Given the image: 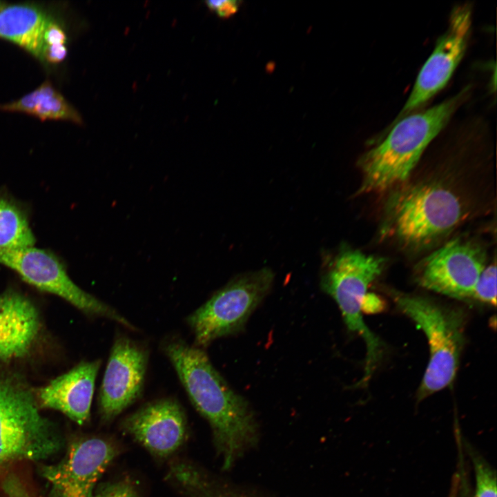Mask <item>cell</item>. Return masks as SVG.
I'll return each instance as SVG.
<instances>
[{
	"label": "cell",
	"instance_id": "1",
	"mask_svg": "<svg viewBox=\"0 0 497 497\" xmlns=\"http://www.w3.org/2000/svg\"><path fill=\"white\" fill-rule=\"evenodd\" d=\"M162 349L192 405L208 421L223 469H228L257 441V424L248 402L231 388L202 348L175 337L166 339Z\"/></svg>",
	"mask_w": 497,
	"mask_h": 497
},
{
	"label": "cell",
	"instance_id": "2",
	"mask_svg": "<svg viewBox=\"0 0 497 497\" xmlns=\"http://www.w3.org/2000/svg\"><path fill=\"white\" fill-rule=\"evenodd\" d=\"M467 90L394 123L387 137L359 159V193H380L400 186L431 142L464 101Z\"/></svg>",
	"mask_w": 497,
	"mask_h": 497
},
{
	"label": "cell",
	"instance_id": "3",
	"mask_svg": "<svg viewBox=\"0 0 497 497\" xmlns=\"http://www.w3.org/2000/svg\"><path fill=\"white\" fill-rule=\"evenodd\" d=\"M462 197L449 185L428 182L397 191L387 208L389 233L403 246L419 249L450 233L466 217Z\"/></svg>",
	"mask_w": 497,
	"mask_h": 497
},
{
	"label": "cell",
	"instance_id": "4",
	"mask_svg": "<svg viewBox=\"0 0 497 497\" xmlns=\"http://www.w3.org/2000/svg\"><path fill=\"white\" fill-rule=\"evenodd\" d=\"M62 443L28 387L16 376L0 375V472L19 461L45 460Z\"/></svg>",
	"mask_w": 497,
	"mask_h": 497
},
{
	"label": "cell",
	"instance_id": "5",
	"mask_svg": "<svg viewBox=\"0 0 497 497\" xmlns=\"http://www.w3.org/2000/svg\"><path fill=\"white\" fill-rule=\"evenodd\" d=\"M322 289L338 304L348 329L360 335L367 347L364 384L374 372L382 353V343L363 321L361 306L370 284L380 275L385 260L347 246L325 257Z\"/></svg>",
	"mask_w": 497,
	"mask_h": 497
},
{
	"label": "cell",
	"instance_id": "6",
	"mask_svg": "<svg viewBox=\"0 0 497 497\" xmlns=\"http://www.w3.org/2000/svg\"><path fill=\"white\" fill-rule=\"evenodd\" d=\"M398 309L425 333L430 358L418 391L421 400L449 385L456 376L464 346L465 316L457 308L428 298L393 293Z\"/></svg>",
	"mask_w": 497,
	"mask_h": 497
},
{
	"label": "cell",
	"instance_id": "7",
	"mask_svg": "<svg viewBox=\"0 0 497 497\" xmlns=\"http://www.w3.org/2000/svg\"><path fill=\"white\" fill-rule=\"evenodd\" d=\"M274 273L269 268L242 273L190 314L187 323L199 348L241 330L270 291Z\"/></svg>",
	"mask_w": 497,
	"mask_h": 497
},
{
	"label": "cell",
	"instance_id": "8",
	"mask_svg": "<svg viewBox=\"0 0 497 497\" xmlns=\"http://www.w3.org/2000/svg\"><path fill=\"white\" fill-rule=\"evenodd\" d=\"M0 264L41 291L56 295L82 312L113 320L125 327H135L115 309L79 287L59 260L50 252L32 246L0 249Z\"/></svg>",
	"mask_w": 497,
	"mask_h": 497
},
{
	"label": "cell",
	"instance_id": "9",
	"mask_svg": "<svg viewBox=\"0 0 497 497\" xmlns=\"http://www.w3.org/2000/svg\"><path fill=\"white\" fill-rule=\"evenodd\" d=\"M486 266L483 247L472 240L459 237L423 259L418 265L416 275L420 284L427 289L465 299L472 298Z\"/></svg>",
	"mask_w": 497,
	"mask_h": 497
},
{
	"label": "cell",
	"instance_id": "10",
	"mask_svg": "<svg viewBox=\"0 0 497 497\" xmlns=\"http://www.w3.org/2000/svg\"><path fill=\"white\" fill-rule=\"evenodd\" d=\"M118 454L116 445L103 438L70 443L59 462L41 468L50 485L48 497H93L98 481Z\"/></svg>",
	"mask_w": 497,
	"mask_h": 497
},
{
	"label": "cell",
	"instance_id": "11",
	"mask_svg": "<svg viewBox=\"0 0 497 497\" xmlns=\"http://www.w3.org/2000/svg\"><path fill=\"white\" fill-rule=\"evenodd\" d=\"M148 362L144 345L123 335L115 338L98 397L104 422L112 421L140 398Z\"/></svg>",
	"mask_w": 497,
	"mask_h": 497
},
{
	"label": "cell",
	"instance_id": "12",
	"mask_svg": "<svg viewBox=\"0 0 497 497\" xmlns=\"http://www.w3.org/2000/svg\"><path fill=\"white\" fill-rule=\"evenodd\" d=\"M471 26V6L455 7L447 30L420 69L398 119L423 105L445 87L465 55Z\"/></svg>",
	"mask_w": 497,
	"mask_h": 497
},
{
	"label": "cell",
	"instance_id": "13",
	"mask_svg": "<svg viewBox=\"0 0 497 497\" xmlns=\"http://www.w3.org/2000/svg\"><path fill=\"white\" fill-rule=\"evenodd\" d=\"M121 429L150 454L166 458L184 443L187 420L179 402L164 398L148 402L126 416Z\"/></svg>",
	"mask_w": 497,
	"mask_h": 497
},
{
	"label": "cell",
	"instance_id": "14",
	"mask_svg": "<svg viewBox=\"0 0 497 497\" xmlns=\"http://www.w3.org/2000/svg\"><path fill=\"white\" fill-rule=\"evenodd\" d=\"M101 360L82 361L37 391L41 407L57 410L82 425L90 417Z\"/></svg>",
	"mask_w": 497,
	"mask_h": 497
},
{
	"label": "cell",
	"instance_id": "15",
	"mask_svg": "<svg viewBox=\"0 0 497 497\" xmlns=\"http://www.w3.org/2000/svg\"><path fill=\"white\" fill-rule=\"evenodd\" d=\"M40 331L38 310L29 299L12 290L0 295V362L26 356Z\"/></svg>",
	"mask_w": 497,
	"mask_h": 497
},
{
	"label": "cell",
	"instance_id": "16",
	"mask_svg": "<svg viewBox=\"0 0 497 497\" xmlns=\"http://www.w3.org/2000/svg\"><path fill=\"white\" fill-rule=\"evenodd\" d=\"M47 17L44 11L33 5L4 6L0 11V38L41 60L42 34Z\"/></svg>",
	"mask_w": 497,
	"mask_h": 497
},
{
	"label": "cell",
	"instance_id": "17",
	"mask_svg": "<svg viewBox=\"0 0 497 497\" xmlns=\"http://www.w3.org/2000/svg\"><path fill=\"white\" fill-rule=\"evenodd\" d=\"M0 110L21 112L44 121L66 120L82 124L81 115L64 96L46 81L31 92L18 100L0 105Z\"/></svg>",
	"mask_w": 497,
	"mask_h": 497
},
{
	"label": "cell",
	"instance_id": "18",
	"mask_svg": "<svg viewBox=\"0 0 497 497\" xmlns=\"http://www.w3.org/2000/svg\"><path fill=\"white\" fill-rule=\"evenodd\" d=\"M184 497H249L211 478L197 465L173 462L166 476Z\"/></svg>",
	"mask_w": 497,
	"mask_h": 497
},
{
	"label": "cell",
	"instance_id": "19",
	"mask_svg": "<svg viewBox=\"0 0 497 497\" xmlns=\"http://www.w3.org/2000/svg\"><path fill=\"white\" fill-rule=\"evenodd\" d=\"M34 242L24 212L11 199L0 196V249L25 248Z\"/></svg>",
	"mask_w": 497,
	"mask_h": 497
},
{
	"label": "cell",
	"instance_id": "20",
	"mask_svg": "<svg viewBox=\"0 0 497 497\" xmlns=\"http://www.w3.org/2000/svg\"><path fill=\"white\" fill-rule=\"evenodd\" d=\"M475 475L474 497H496V471L474 449L467 447Z\"/></svg>",
	"mask_w": 497,
	"mask_h": 497
},
{
	"label": "cell",
	"instance_id": "21",
	"mask_svg": "<svg viewBox=\"0 0 497 497\" xmlns=\"http://www.w3.org/2000/svg\"><path fill=\"white\" fill-rule=\"evenodd\" d=\"M472 298L493 305L496 303V264L486 266L482 271L474 290Z\"/></svg>",
	"mask_w": 497,
	"mask_h": 497
},
{
	"label": "cell",
	"instance_id": "22",
	"mask_svg": "<svg viewBox=\"0 0 497 497\" xmlns=\"http://www.w3.org/2000/svg\"><path fill=\"white\" fill-rule=\"evenodd\" d=\"M93 497H140L130 480L127 479L103 483L96 487Z\"/></svg>",
	"mask_w": 497,
	"mask_h": 497
},
{
	"label": "cell",
	"instance_id": "23",
	"mask_svg": "<svg viewBox=\"0 0 497 497\" xmlns=\"http://www.w3.org/2000/svg\"><path fill=\"white\" fill-rule=\"evenodd\" d=\"M66 40L63 28L53 18L48 16L42 34V49L46 46L66 45Z\"/></svg>",
	"mask_w": 497,
	"mask_h": 497
},
{
	"label": "cell",
	"instance_id": "24",
	"mask_svg": "<svg viewBox=\"0 0 497 497\" xmlns=\"http://www.w3.org/2000/svg\"><path fill=\"white\" fill-rule=\"evenodd\" d=\"M1 488L7 497H32L19 476H11L3 481Z\"/></svg>",
	"mask_w": 497,
	"mask_h": 497
},
{
	"label": "cell",
	"instance_id": "25",
	"mask_svg": "<svg viewBox=\"0 0 497 497\" xmlns=\"http://www.w3.org/2000/svg\"><path fill=\"white\" fill-rule=\"evenodd\" d=\"M67 55L66 45L43 47L41 52V60L52 64L62 61Z\"/></svg>",
	"mask_w": 497,
	"mask_h": 497
},
{
	"label": "cell",
	"instance_id": "26",
	"mask_svg": "<svg viewBox=\"0 0 497 497\" xmlns=\"http://www.w3.org/2000/svg\"><path fill=\"white\" fill-rule=\"evenodd\" d=\"M384 308L383 300L373 293H367L361 306V312L367 314L377 313Z\"/></svg>",
	"mask_w": 497,
	"mask_h": 497
},
{
	"label": "cell",
	"instance_id": "27",
	"mask_svg": "<svg viewBox=\"0 0 497 497\" xmlns=\"http://www.w3.org/2000/svg\"><path fill=\"white\" fill-rule=\"evenodd\" d=\"M240 1L236 0H222L215 11L222 18H228L237 12Z\"/></svg>",
	"mask_w": 497,
	"mask_h": 497
},
{
	"label": "cell",
	"instance_id": "28",
	"mask_svg": "<svg viewBox=\"0 0 497 497\" xmlns=\"http://www.w3.org/2000/svg\"><path fill=\"white\" fill-rule=\"evenodd\" d=\"M221 1L222 0L207 1L206 3L211 10H215L220 4Z\"/></svg>",
	"mask_w": 497,
	"mask_h": 497
},
{
	"label": "cell",
	"instance_id": "29",
	"mask_svg": "<svg viewBox=\"0 0 497 497\" xmlns=\"http://www.w3.org/2000/svg\"><path fill=\"white\" fill-rule=\"evenodd\" d=\"M3 6H4L3 5V3H2L1 2H0V11H1V9L3 8Z\"/></svg>",
	"mask_w": 497,
	"mask_h": 497
}]
</instances>
